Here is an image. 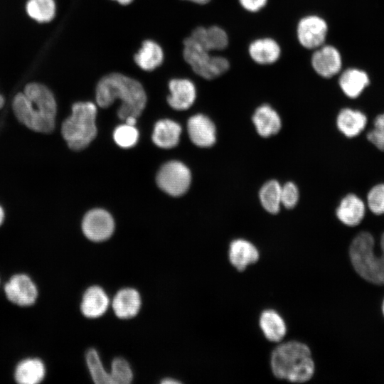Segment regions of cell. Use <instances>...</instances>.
Returning <instances> with one entry per match:
<instances>
[{
    "mask_svg": "<svg viewBox=\"0 0 384 384\" xmlns=\"http://www.w3.org/2000/svg\"><path fill=\"white\" fill-rule=\"evenodd\" d=\"M243 9L250 12H257L267 4V0H239Z\"/></svg>",
    "mask_w": 384,
    "mask_h": 384,
    "instance_id": "e575fe53",
    "label": "cell"
},
{
    "mask_svg": "<svg viewBox=\"0 0 384 384\" xmlns=\"http://www.w3.org/2000/svg\"><path fill=\"white\" fill-rule=\"evenodd\" d=\"M328 32L326 21L316 15H309L301 18L297 28L299 43L307 49H316L325 42Z\"/></svg>",
    "mask_w": 384,
    "mask_h": 384,
    "instance_id": "30bf717a",
    "label": "cell"
},
{
    "mask_svg": "<svg viewBox=\"0 0 384 384\" xmlns=\"http://www.w3.org/2000/svg\"><path fill=\"white\" fill-rule=\"evenodd\" d=\"M27 14L38 23H47L53 20L56 13L54 0H28L26 4Z\"/></svg>",
    "mask_w": 384,
    "mask_h": 384,
    "instance_id": "83f0119b",
    "label": "cell"
},
{
    "mask_svg": "<svg viewBox=\"0 0 384 384\" xmlns=\"http://www.w3.org/2000/svg\"><path fill=\"white\" fill-rule=\"evenodd\" d=\"M188 1H191L193 3H196L198 4H206L208 3L210 0H186Z\"/></svg>",
    "mask_w": 384,
    "mask_h": 384,
    "instance_id": "f35d334b",
    "label": "cell"
},
{
    "mask_svg": "<svg viewBox=\"0 0 384 384\" xmlns=\"http://www.w3.org/2000/svg\"><path fill=\"white\" fill-rule=\"evenodd\" d=\"M114 230L112 215L100 208L88 211L82 221V230L85 236L93 242H102L110 238Z\"/></svg>",
    "mask_w": 384,
    "mask_h": 384,
    "instance_id": "9c48e42d",
    "label": "cell"
},
{
    "mask_svg": "<svg viewBox=\"0 0 384 384\" xmlns=\"http://www.w3.org/2000/svg\"><path fill=\"white\" fill-rule=\"evenodd\" d=\"M336 213L338 220L344 225L356 226L361 223L365 215V205L359 197L350 193L341 201Z\"/></svg>",
    "mask_w": 384,
    "mask_h": 384,
    "instance_id": "ffe728a7",
    "label": "cell"
},
{
    "mask_svg": "<svg viewBox=\"0 0 384 384\" xmlns=\"http://www.w3.org/2000/svg\"><path fill=\"white\" fill-rule=\"evenodd\" d=\"M124 121H125V123L129 125L135 126L136 122H137V118L134 117H129L127 118Z\"/></svg>",
    "mask_w": 384,
    "mask_h": 384,
    "instance_id": "d590c367",
    "label": "cell"
},
{
    "mask_svg": "<svg viewBox=\"0 0 384 384\" xmlns=\"http://www.w3.org/2000/svg\"><path fill=\"white\" fill-rule=\"evenodd\" d=\"M311 63L313 69L319 75L324 78H330L340 72L342 58L336 47L331 45H322L312 54Z\"/></svg>",
    "mask_w": 384,
    "mask_h": 384,
    "instance_id": "8fae6325",
    "label": "cell"
},
{
    "mask_svg": "<svg viewBox=\"0 0 384 384\" xmlns=\"http://www.w3.org/2000/svg\"><path fill=\"white\" fill-rule=\"evenodd\" d=\"M109 304V297L105 291L100 286L93 285L84 292L80 309L84 316L95 319L106 312Z\"/></svg>",
    "mask_w": 384,
    "mask_h": 384,
    "instance_id": "9a60e30c",
    "label": "cell"
},
{
    "mask_svg": "<svg viewBox=\"0 0 384 384\" xmlns=\"http://www.w3.org/2000/svg\"><path fill=\"white\" fill-rule=\"evenodd\" d=\"M122 5H127L132 2L133 0H114Z\"/></svg>",
    "mask_w": 384,
    "mask_h": 384,
    "instance_id": "ab89813d",
    "label": "cell"
},
{
    "mask_svg": "<svg viewBox=\"0 0 384 384\" xmlns=\"http://www.w3.org/2000/svg\"><path fill=\"white\" fill-rule=\"evenodd\" d=\"M0 283H1V279H0Z\"/></svg>",
    "mask_w": 384,
    "mask_h": 384,
    "instance_id": "7bdbcfd3",
    "label": "cell"
},
{
    "mask_svg": "<svg viewBox=\"0 0 384 384\" xmlns=\"http://www.w3.org/2000/svg\"><path fill=\"white\" fill-rule=\"evenodd\" d=\"M187 129L191 142L197 146L207 148L215 143V124L204 114H198L190 117Z\"/></svg>",
    "mask_w": 384,
    "mask_h": 384,
    "instance_id": "7c38bea8",
    "label": "cell"
},
{
    "mask_svg": "<svg viewBox=\"0 0 384 384\" xmlns=\"http://www.w3.org/2000/svg\"><path fill=\"white\" fill-rule=\"evenodd\" d=\"M188 38L203 49L213 52L222 50L228 45L226 32L218 26L208 28L198 26L193 30Z\"/></svg>",
    "mask_w": 384,
    "mask_h": 384,
    "instance_id": "4fadbf2b",
    "label": "cell"
},
{
    "mask_svg": "<svg viewBox=\"0 0 384 384\" xmlns=\"http://www.w3.org/2000/svg\"><path fill=\"white\" fill-rule=\"evenodd\" d=\"M366 124V116L361 111L351 108L342 109L336 118L338 129L349 138L358 136L364 129Z\"/></svg>",
    "mask_w": 384,
    "mask_h": 384,
    "instance_id": "603a6c76",
    "label": "cell"
},
{
    "mask_svg": "<svg viewBox=\"0 0 384 384\" xmlns=\"http://www.w3.org/2000/svg\"><path fill=\"white\" fill-rule=\"evenodd\" d=\"M5 104V99L2 95L0 94V110H1Z\"/></svg>",
    "mask_w": 384,
    "mask_h": 384,
    "instance_id": "60d3db41",
    "label": "cell"
},
{
    "mask_svg": "<svg viewBox=\"0 0 384 384\" xmlns=\"http://www.w3.org/2000/svg\"><path fill=\"white\" fill-rule=\"evenodd\" d=\"M367 139L379 150L384 151V113L375 117L373 129L367 134Z\"/></svg>",
    "mask_w": 384,
    "mask_h": 384,
    "instance_id": "d6a6232c",
    "label": "cell"
},
{
    "mask_svg": "<svg viewBox=\"0 0 384 384\" xmlns=\"http://www.w3.org/2000/svg\"><path fill=\"white\" fill-rule=\"evenodd\" d=\"M86 363L92 379L98 384H112L111 376L102 366L97 351L89 349L85 356Z\"/></svg>",
    "mask_w": 384,
    "mask_h": 384,
    "instance_id": "f1b7e54d",
    "label": "cell"
},
{
    "mask_svg": "<svg viewBox=\"0 0 384 384\" xmlns=\"http://www.w3.org/2000/svg\"><path fill=\"white\" fill-rule=\"evenodd\" d=\"M271 368L277 378L293 383L306 382L314 373L310 349L294 341L280 344L274 349Z\"/></svg>",
    "mask_w": 384,
    "mask_h": 384,
    "instance_id": "3957f363",
    "label": "cell"
},
{
    "mask_svg": "<svg viewBox=\"0 0 384 384\" xmlns=\"http://www.w3.org/2000/svg\"><path fill=\"white\" fill-rule=\"evenodd\" d=\"M161 383L164 384H170V383H179L180 382L174 378H166L161 380Z\"/></svg>",
    "mask_w": 384,
    "mask_h": 384,
    "instance_id": "8d00e7d4",
    "label": "cell"
},
{
    "mask_svg": "<svg viewBox=\"0 0 384 384\" xmlns=\"http://www.w3.org/2000/svg\"><path fill=\"white\" fill-rule=\"evenodd\" d=\"M4 292L8 301L21 307L35 304L39 294L36 282L28 274L23 272L10 277L4 285Z\"/></svg>",
    "mask_w": 384,
    "mask_h": 384,
    "instance_id": "ba28073f",
    "label": "cell"
},
{
    "mask_svg": "<svg viewBox=\"0 0 384 384\" xmlns=\"http://www.w3.org/2000/svg\"><path fill=\"white\" fill-rule=\"evenodd\" d=\"M164 55L161 47L151 40L144 41L134 56L136 64L143 70L152 71L159 67Z\"/></svg>",
    "mask_w": 384,
    "mask_h": 384,
    "instance_id": "cb8c5ba5",
    "label": "cell"
},
{
    "mask_svg": "<svg viewBox=\"0 0 384 384\" xmlns=\"http://www.w3.org/2000/svg\"><path fill=\"white\" fill-rule=\"evenodd\" d=\"M181 132V127L177 122L170 119H161L154 126L152 140L159 147L170 149L178 144Z\"/></svg>",
    "mask_w": 384,
    "mask_h": 384,
    "instance_id": "d4e9b609",
    "label": "cell"
},
{
    "mask_svg": "<svg viewBox=\"0 0 384 384\" xmlns=\"http://www.w3.org/2000/svg\"><path fill=\"white\" fill-rule=\"evenodd\" d=\"M299 197V189L292 181L287 182L281 188V203L286 208L291 209L296 206Z\"/></svg>",
    "mask_w": 384,
    "mask_h": 384,
    "instance_id": "836d02e7",
    "label": "cell"
},
{
    "mask_svg": "<svg viewBox=\"0 0 384 384\" xmlns=\"http://www.w3.org/2000/svg\"><path fill=\"white\" fill-rule=\"evenodd\" d=\"M183 56L193 71L200 77L212 80L225 73L230 68L228 60L213 55L186 37L183 42Z\"/></svg>",
    "mask_w": 384,
    "mask_h": 384,
    "instance_id": "8992f818",
    "label": "cell"
},
{
    "mask_svg": "<svg viewBox=\"0 0 384 384\" xmlns=\"http://www.w3.org/2000/svg\"><path fill=\"white\" fill-rule=\"evenodd\" d=\"M250 58L257 64L270 65L278 60L281 48L271 38H258L252 41L248 48Z\"/></svg>",
    "mask_w": 384,
    "mask_h": 384,
    "instance_id": "44dd1931",
    "label": "cell"
},
{
    "mask_svg": "<svg viewBox=\"0 0 384 384\" xmlns=\"http://www.w3.org/2000/svg\"><path fill=\"white\" fill-rule=\"evenodd\" d=\"M382 309H383V315H384V301L383 302Z\"/></svg>",
    "mask_w": 384,
    "mask_h": 384,
    "instance_id": "b9f144b4",
    "label": "cell"
},
{
    "mask_svg": "<svg viewBox=\"0 0 384 384\" xmlns=\"http://www.w3.org/2000/svg\"><path fill=\"white\" fill-rule=\"evenodd\" d=\"M46 376V364L38 357L23 358L14 370V379L18 384H39Z\"/></svg>",
    "mask_w": 384,
    "mask_h": 384,
    "instance_id": "2e32d148",
    "label": "cell"
},
{
    "mask_svg": "<svg viewBox=\"0 0 384 384\" xmlns=\"http://www.w3.org/2000/svg\"><path fill=\"white\" fill-rule=\"evenodd\" d=\"M257 134L264 138L277 134L282 127L279 114L269 105L258 107L252 117Z\"/></svg>",
    "mask_w": 384,
    "mask_h": 384,
    "instance_id": "ac0fdd59",
    "label": "cell"
},
{
    "mask_svg": "<svg viewBox=\"0 0 384 384\" xmlns=\"http://www.w3.org/2000/svg\"><path fill=\"white\" fill-rule=\"evenodd\" d=\"M95 96L97 105L102 108L110 107L116 100H120L117 115L122 120L129 117L137 118L146 104V95L142 84L119 73L103 76L97 85Z\"/></svg>",
    "mask_w": 384,
    "mask_h": 384,
    "instance_id": "7a4b0ae2",
    "label": "cell"
},
{
    "mask_svg": "<svg viewBox=\"0 0 384 384\" xmlns=\"http://www.w3.org/2000/svg\"><path fill=\"white\" fill-rule=\"evenodd\" d=\"M110 375L114 384H129L133 379L132 368L122 358H115L112 361Z\"/></svg>",
    "mask_w": 384,
    "mask_h": 384,
    "instance_id": "f546056e",
    "label": "cell"
},
{
    "mask_svg": "<svg viewBox=\"0 0 384 384\" xmlns=\"http://www.w3.org/2000/svg\"><path fill=\"white\" fill-rule=\"evenodd\" d=\"M5 216H6L5 211L3 207L0 205V227L2 225V224L4 222Z\"/></svg>",
    "mask_w": 384,
    "mask_h": 384,
    "instance_id": "74e56055",
    "label": "cell"
},
{
    "mask_svg": "<svg viewBox=\"0 0 384 384\" xmlns=\"http://www.w3.org/2000/svg\"><path fill=\"white\" fill-rule=\"evenodd\" d=\"M115 315L122 319L135 316L140 310L142 299L139 292L130 287L119 290L112 303Z\"/></svg>",
    "mask_w": 384,
    "mask_h": 384,
    "instance_id": "e0dca14e",
    "label": "cell"
},
{
    "mask_svg": "<svg viewBox=\"0 0 384 384\" xmlns=\"http://www.w3.org/2000/svg\"><path fill=\"white\" fill-rule=\"evenodd\" d=\"M349 255L355 270L362 278L373 284H384V233L379 253L374 250L372 235L361 232L353 240Z\"/></svg>",
    "mask_w": 384,
    "mask_h": 384,
    "instance_id": "277c9868",
    "label": "cell"
},
{
    "mask_svg": "<svg viewBox=\"0 0 384 384\" xmlns=\"http://www.w3.org/2000/svg\"><path fill=\"white\" fill-rule=\"evenodd\" d=\"M191 181V175L188 168L177 161L164 164L156 176L158 186L172 196L184 194L188 191Z\"/></svg>",
    "mask_w": 384,
    "mask_h": 384,
    "instance_id": "52a82bcc",
    "label": "cell"
},
{
    "mask_svg": "<svg viewBox=\"0 0 384 384\" xmlns=\"http://www.w3.org/2000/svg\"><path fill=\"white\" fill-rule=\"evenodd\" d=\"M282 186L276 180H270L265 183L259 191V198L263 208L271 214H277L282 206Z\"/></svg>",
    "mask_w": 384,
    "mask_h": 384,
    "instance_id": "4316f807",
    "label": "cell"
},
{
    "mask_svg": "<svg viewBox=\"0 0 384 384\" xmlns=\"http://www.w3.org/2000/svg\"><path fill=\"white\" fill-rule=\"evenodd\" d=\"M229 260L238 271H243L247 266L259 260V252L256 247L247 240H234L230 245Z\"/></svg>",
    "mask_w": 384,
    "mask_h": 384,
    "instance_id": "d6986e66",
    "label": "cell"
},
{
    "mask_svg": "<svg viewBox=\"0 0 384 384\" xmlns=\"http://www.w3.org/2000/svg\"><path fill=\"white\" fill-rule=\"evenodd\" d=\"M71 114L61 126V134L68 147L80 151L87 147L97 135V107L91 102L73 105Z\"/></svg>",
    "mask_w": 384,
    "mask_h": 384,
    "instance_id": "5b68a950",
    "label": "cell"
},
{
    "mask_svg": "<svg viewBox=\"0 0 384 384\" xmlns=\"http://www.w3.org/2000/svg\"><path fill=\"white\" fill-rule=\"evenodd\" d=\"M170 95L167 102L170 107L176 110L188 109L194 102L196 90L194 84L188 79L175 78L169 82Z\"/></svg>",
    "mask_w": 384,
    "mask_h": 384,
    "instance_id": "5bb4252c",
    "label": "cell"
},
{
    "mask_svg": "<svg viewBox=\"0 0 384 384\" xmlns=\"http://www.w3.org/2000/svg\"><path fill=\"white\" fill-rule=\"evenodd\" d=\"M260 326L266 338L270 341L279 342L286 334L285 323L274 310H265L262 313Z\"/></svg>",
    "mask_w": 384,
    "mask_h": 384,
    "instance_id": "484cf974",
    "label": "cell"
},
{
    "mask_svg": "<svg viewBox=\"0 0 384 384\" xmlns=\"http://www.w3.org/2000/svg\"><path fill=\"white\" fill-rule=\"evenodd\" d=\"M343 92L349 98L358 97L370 84L368 75L363 70L351 68L345 70L338 79Z\"/></svg>",
    "mask_w": 384,
    "mask_h": 384,
    "instance_id": "7402d4cb",
    "label": "cell"
},
{
    "mask_svg": "<svg viewBox=\"0 0 384 384\" xmlns=\"http://www.w3.org/2000/svg\"><path fill=\"white\" fill-rule=\"evenodd\" d=\"M367 203L368 208L374 214L384 213V183L377 184L369 191Z\"/></svg>",
    "mask_w": 384,
    "mask_h": 384,
    "instance_id": "1f68e13d",
    "label": "cell"
},
{
    "mask_svg": "<svg viewBox=\"0 0 384 384\" xmlns=\"http://www.w3.org/2000/svg\"><path fill=\"white\" fill-rule=\"evenodd\" d=\"M113 137L118 146L122 148H130L137 144L139 132L135 126L125 123L114 129Z\"/></svg>",
    "mask_w": 384,
    "mask_h": 384,
    "instance_id": "4dcf8cb0",
    "label": "cell"
},
{
    "mask_svg": "<svg viewBox=\"0 0 384 384\" xmlns=\"http://www.w3.org/2000/svg\"><path fill=\"white\" fill-rule=\"evenodd\" d=\"M15 117L24 127L39 134H50L55 127L57 103L52 92L38 82L28 83L12 101Z\"/></svg>",
    "mask_w": 384,
    "mask_h": 384,
    "instance_id": "6da1fadb",
    "label": "cell"
}]
</instances>
